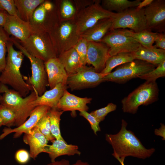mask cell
<instances>
[{
	"label": "cell",
	"instance_id": "6da1fadb",
	"mask_svg": "<svg viewBox=\"0 0 165 165\" xmlns=\"http://www.w3.org/2000/svg\"><path fill=\"white\" fill-rule=\"evenodd\" d=\"M127 122L122 119L121 128L116 134H106L105 139L113 149L112 156L119 162L130 156L145 159L149 158L155 151L154 148H146L133 132L127 129Z\"/></svg>",
	"mask_w": 165,
	"mask_h": 165
},
{
	"label": "cell",
	"instance_id": "7a4b0ae2",
	"mask_svg": "<svg viewBox=\"0 0 165 165\" xmlns=\"http://www.w3.org/2000/svg\"><path fill=\"white\" fill-rule=\"evenodd\" d=\"M11 40L7 45V55L5 67L0 75V83L8 85L25 97L33 90L31 86L25 82L20 71L24 55L20 51L16 50Z\"/></svg>",
	"mask_w": 165,
	"mask_h": 165
},
{
	"label": "cell",
	"instance_id": "3957f363",
	"mask_svg": "<svg viewBox=\"0 0 165 165\" xmlns=\"http://www.w3.org/2000/svg\"><path fill=\"white\" fill-rule=\"evenodd\" d=\"M0 104L9 108L14 114L16 118L15 126L22 124L29 116L36 107L33 102L38 96L35 90L25 97H22L13 89L9 88L7 85L0 83Z\"/></svg>",
	"mask_w": 165,
	"mask_h": 165
},
{
	"label": "cell",
	"instance_id": "277c9868",
	"mask_svg": "<svg viewBox=\"0 0 165 165\" xmlns=\"http://www.w3.org/2000/svg\"><path fill=\"white\" fill-rule=\"evenodd\" d=\"M57 57L73 48L80 39L73 20H65L61 17L47 31Z\"/></svg>",
	"mask_w": 165,
	"mask_h": 165
},
{
	"label": "cell",
	"instance_id": "5b68a950",
	"mask_svg": "<svg viewBox=\"0 0 165 165\" xmlns=\"http://www.w3.org/2000/svg\"><path fill=\"white\" fill-rule=\"evenodd\" d=\"M159 94L156 82L146 81L122 99L123 111L125 113L135 114L139 106L147 105L156 101Z\"/></svg>",
	"mask_w": 165,
	"mask_h": 165
},
{
	"label": "cell",
	"instance_id": "8992f818",
	"mask_svg": "<svg viewBox=\"0 0 165 165\" xmlns=\"http://www.w3.org/2000/svg\"><path fill=\"white\" fill-rule=\"evenodd\" d=\"M99 0L94 1L90 5L76 12L74 19L77 34L80 36L100 20L111 17L115 13L104 9Z\"/></svg>",
	"mask_w": 165,
	"mask_h": 165
},
{
	"label": "cell",
	"instance_id": "52a82bcc",
	"mask_svg": "<svg viewBox=\"0 0 165 165\" xmlns=\"http://www.w3.org/2000/svg\"><path fill=\"white\" fill-rule=\"evenodd\" d=\"M156 66L145 61L135 59L119 66L115 71L105 75L104 79L105 81L124 83L150 72Z\"/></svg>",
	"mask_w": 165,
	"mask_h": 165
},
{
	"label": "cell",
	"instance_id": "ba28073f",
	"mask_svg": "<svg viewBox=\"0 0 165 165\" xmlns=\"http://www.w3.org/2000/svg\"><path fill=\"white\" fill-rule=\"evenodd\" d=\"M20 44L29 53L45 62L57 56L47 31L34 32Z\"/></svg>",
	"mask_w": 165,
	"mask_h": 165
},
{
	"label": "cell",
	"instance_id": "9c48e42d",
	"mask_svg": "<svg viewBox=\"0 0 165 165\" xmlns=\"http://www.w3.org/2000/svg\"><path fill=\"white\" fill-rule=\"evenodd\" d=\"M11 39L13 44L29 59L32 74L31 76L28 77L26 82L32 87L33 90L35 91L38 96H41L46 91V86H48L44 62L29 53L16 38H11Z\"/></svg>",
	"mask_w": 165,
	"mask_h": 165
},
{
	"label": "cell",
	"instance_id": "30bf717a",
	"mask_svg": "<svg viewBox=\"0 0 165 165\" xmlns=\"http://www.w3.org/2000/svg\"><path fill=\"white\" fill-rule=\"evenodd\" d=\"M144 9V8L139 9L135 7L115 13L112 17L113 23L111 30L129 28L138 32L148 30Z\"/></svg>",
	"mask_w": 165,
	"mask_h": 165
},
{
	"label": "cell",
	"instance_id": "8fae6325",
	"mask_svg": "<svg viewBox=\"0 0 165 165\" xmlns=\"http://www.w3.org/2000/svg\"><path fill=\"white\" fill-rule=\"evenodd\" d=\"M105 75L97 72L93 67L82 65L75 73L68 76L67 86L72 90L95 87L105 82Z\"/></svg>",
	"mask_w": 165,
	"mask_h": 165
},
{
	"label": "cell",
	"instance_id": "7c38bea8",
	"mask_svg": "<svg viewBox=\"0 0 165 165\" xmlns=\"http://www.w3.org/2000/svg\"><path fill=\"white\" fill-rule=\"evenodd\" d=\"M100 42L109 47V57L120 53L134 52L141 46L133 38L123 34L118 29L109 31Z\"/></svg>",
	"mask_w": 165,
	"mask_h": 165
},
{
	"label": "cell",
	"instance_id": "4fadbf2b",
	"mask_svg": "<svg viewBox=\"0 0 165 165\" xmlns=\"http://www.w3.org/2000/svg\"><path fill=\"white\" fill-rule=\"evenodd\" d=\"M53 3V7L51 10L46 8L44 2L35 9L29 22L34 32L47 31L60 17L59 0Z\"/></svg>",
	"mask_w": 165,
	"mask_h": 165
},
{
	"label": "cell",
	"instance_id": "5bb4252c",
	"mask_svg": "<svg viewBox=\"0 0 165 165\" xmlns=\"http://www.w3.org/2000/svg\"><path fill=\"white\" fill-rule=\"evenodd\" d=\"M144 13L148 30L163 33L165 29V1L153 0L145 7Z\"/></svg>",
	"mask_w": 165,
	"mask_h": 165
},
{
	"label": "cell",
	"instance_id": "9a60e30c",
	"mask_svg": "<svg viewBox=\"0 0 165 165\" xmlns=\"http://www.w3.org/2000/svg\"><path fill=\"white\" fill-rule=\"evenodd\" d=\"M51 108L46 105L36 106L31 112L28 118L22 124L13 129L6 127L4 128L2 133L0 135V140L13 133H14L13 138H15L19 137L23 134H31L32 128L42 117L48 113Z\"/></svg>",
	"mask_w": 165,
	"mask_h": 165
},
{
	"label": "cell",
	"instance_id": "2e32d148",
	"mask_svg": "<svg viewBox=\"0 0 165 165\" xmlns=\"http://www.w3.org/2000/svg\"><path fill=\"white\" fill-rule=\"evenodd\" d=\"M109 47L102 42H88L87 64L92 65L97 72L100 73L109 57Z\"/></svg>",
	"mask_w": 165,
	"mask_h": 165
},
{
	"label": "cell",
	"instance_id": "e0dca14e",
	"mask_svg": "<svg viewBox=\"0 0 165 165\" xmlns=\"http://www.w3.org/2000/svg\"><path fill=\"white\" fill-rule=\"evenodd\" d=\"M2 27L7 33L14 36L21 42L25 41L34 32L29 22L8 14Z\"/></svg>",
	"mask_w": 165,
	"mask_h": 165
},
{
	"label": "cell",
	"instance_id": "ac0fdd59",
	"mask_svg": "<svg viewBox=\"0 0 165 165\" xmlns=\"http://www.w3.org/2000/svg\"><path fill=\"white\" fill-rule=\"evenodd\" d=\"M92 100L90 98L77 96L66 89L58 103L57 109L63 112L71 111L72 113L76 111H87L89 109L87 104L90 103Z\"/></svg>",
	"mask_w": 165,
	"mask_h": 165
},
{
	"label": "cell",
	"instance_id": "d6986e66",
	"mask_svg": "<svg viewBox=\"0 0 165 165\" xmlns=\"http://www.w3.org/2000/svg\"><path fill=\"white\" fill-rule=\"evenodd\" d=\"M44 65L48 77V86L50 89L60 83L67 85L68 75L57 57L44 62Z\"/></svg>",
	"mask_w": 165,
	"mask_h": 165
},
{
	"label": "cell",
	"instance_id": "ffe728a7",
	"mask_svg": "<svg viewBox=\"0 0 165 165\" xmlns=\"http://www.w3.org/2000/svg\"><path fill=\"white\" fill-rule=\"evenodd\" d=\"M31 131V134H24L23 140L29 147L30 157L35 159L39 154L44 152L49 141L36 126H35Z\"/></svg>",
	"mask_w": 165,
	"mask_h": 165
},
{
	"label": "cell",
	"instance_id": "44dd1931",
	"mask_svg": "<svg viewBox=\"0 0 165 165\" xmlns=\"http://www.w3.org/2000/svg\"><path fill=\"white\" fill-rule=\"evenodd\" d=\"M52 143L51 145H46L44 151L48 154L51 162L62 156H80L81 154L78 146L68 144L64 140L55 139Z\"/></svg>",
	"mask_w": 165,
	"mask_h": 165
},
{
	"label": "cell",
	"instance_id": "7402d4cb",
	"mask_svg": "<svg viewBox=\"0 0 165 165\" xmlns=\"http://www.w3.org/2000/svg\"><path fill=\"white\" fill-rule=\"evenodd\" d=\"M67 88V85L59 83L52 89L46 91L42 95L38 96L33 102V104L35 107L43 105L51 108H57L58 103Z\"/></svg>",
	"mask_w": 165,
	"mask_h": 165
},
{
	"label": "cell",
	"instance_id": "603a6c76",
	"mask_svg": "<svg viewBox=\"0 0 165 165\" xmlns=\"http://www.w3.org/2000/svg\"><path fill=\"white\" fill-rule=\"evenodd\" d=\"M112 17L100 20L81 34L80 37L88 42H100L107 34L111 31L113 23Z\"/></svg>",
	"mask_w": 165,
	"mask_h": 165
},
{
	"label": "cell",
	"instance_id": "cb8c5ba5",
	"mask_svg": "<svg viewBox=\"0 0 165 165\" xmlns=\"http://www.w3.org/2000/svg\"><path fill=\"white\" fill-rule=\"evenodd\" d=\"M135 59L145 61L157 66L165 61V50L153 46L147 48L141 45L133 52Z\"/></svg>",
	"mask_w": 165,
	"mask_h": 165
},
{
	"label": "cell",
	"instance_id": "d4e9b609",
	"mask_svg": "<svg viewBox=\"0 0 165 165\" xmlns=\"http://www.w3.org/2000/svg\"><path fill=\"white\" fill-rule=\"evenodd\" d=\"M57 58L68 75L75 73L82 66L79 56L74 47L64 52Z\"/></svg>",
	"mask_w": 165,
	"mask_h": 165
},
{
	"label": "cell",
	"instance_id": "484cf974",
	"mask_svg": "<svg viewBox=\"0 0 165 165\" xmlns=\"http://www.w3.org/2000/svg\"><path fill=\"white\" fill-rule=\"evenodd\" d=\"M44 0H14L19 17L23 20L30 22L37 7Z\"/></svg>",
	"mask_w": 165,
	"mask_h": 165
},
{
	"label": "cell",
	"instance_id": "4316f807",
	"mask_svg": "<svg viewBox=\"0 0 165 165\" xmlns=\"http://www.w3.org/2000/svg\"><path fill=\"white\" fill-rule=\"evenodd\" d=\"M123 34L132 38L144 47L151 48L157 36L158 33L146 30L135 32L126 29H118Z\"/></svg>",
	"mask_w": 165,
	"mask_h": 165
},
{
	"label": "cell",
	"instance_id": "83f0119b",
	"mask_svg": "<svg viewBox=\"0 0 165 165\" xmlns=\"http://www.w3.org/2000/svg\"><path fill=\"white\" fill-rule=\"evenodd\" d=\"M133 52H122L110 56L107 59L104 68L100 72L106 75L111 72L117 66L135 60Z\"/></svg>",
	"mask_w": 165,
	"mask_h": 165
},
{
	"label": "cell",
	"instance_id": "f1b7e54d",
	"mask_svg": "<svg viewBox=\"0 0 165 165\" xmlns=\"http://www.w3.org/2000/svg\"><path fill=\"white\" fill-rule=\"evenodd\" d=\"M141 2L140 0H104L102 1L101 6L108 11H115L119 13L130 8L136 7Z\"/></svg>",
	"mask_w": 165,
	"mask_h": 165
},
{
	"label": "cell",
	"instance_id": "f546056e",
	"mask_svg": "<svg viewBox=\"0 0 165 165\" xmlns=\"http://www.w3.org/2000/svg\"><path fill=\"white\" fill-rule=\"evenodd\" d=\"M63 112L53 108L48 112L51 134L55 139L64 140L61 135L60 126L61 117Z\"/></svg>",
	"mask_w": 165,
	"mask_h": 165
},
{
	"label": "cell",
	"instance_id": "4dcf8cb0",
	"mask_svg": "<svg viewBox=\"0 0 165 165\" xmlns=\"http://www.w3.org/2000/svg\"><path fill=\"white\" fill-rule=\"evenodd\" d=\"M59 12L62 19L74 20L76 10L73 2L68 0H60Z\"/></svg>",
	"mask_w": 165,
	"mask_h": 165
},
{
	"label": "cell",
	"instance_id": "1f68e13d",
	"mask_svg": "<svg viewBox=\"0 0 165 165\" xmlns=\"http://www.w3.org/2000/svg\"><path fill=\"white\" fill-rule=\"evenodd\" d=\"M10 40L9 35L4 30L2 27H0V72L4 68L6 64V53L7 51V45Z\"/></svg>",
	"mask_w": 165,
	"mask_h": 165
},
{
	"label": "cell",
	"instance_id": "d6a6232c",
	"mask_svg": "<svg viewBox=\"0 0 165 165\" xmlns=\"http://www.w3.org/2000/svg\"><path fill=\"white\" fill-rule=\"evenodd\" d=\"M165 76V61L159 64L153 70L138 78L148 82H155L158 78Z\"/></svg>",
	"mask_w": 165,
	"mask_h": 165
},
{
	"label": "cell",
	"instance_id": "836d02e7",
	"mask_svg": "<svg viewBox=\"0 0 165 165\" xmlns=\"http://www.w3.org/2000/svg\"><path fill=\"white\" fill-rule=\"evenodd\" d=\"M35 126L38 127L40 132L49 141L52 142L55 139L51 134L48 113L42 117Z\"/></svg>",
	"mask_w": 165,
	"mask_h": 165
},
{
	"label": "cell",
	"instance_id": "e575fe53",
	"mask_svg": "<svg viewBox=\"0 0 165 165\" xmlns=\"http://www.w3.org/2000/svg\"><path fill=\"white\" fill-rule=\"evenodd\" d=\"M0 116L3 125L8 127L15 126L16 118L14 113L9 108L0 104Z\"/></svg>",
	"mask_w": 165,
	"mask_h": 165
},
{
	"label": "cell",
	"instance_id": "d590c367",
	"mask_svg": "<svg viewBox=\"0 0 165 165\" xmlns=\"http://www.w3.org/2000/svg\"><path fill=\"white\" fill-rule=\"evenodd\" d=\"M88 41L85 39L80 37L74 47L77 53L82 65L87 64V54Z\"/></svg>",
	"mask_w": 165,
	"mask_h": 165
},
{
	"label": "cell",
	"instance_id": "8d00e7d4",
	"mask_svg": "<svg viewBox=\"0 0 165 165\" xmlns=\"http://www.w3.org/2000/svg\"><path fill=\"white\" fill-rule=\"evenodd\" d=\"M116 105L112 103L105 107L91 112L90 113L94 116L97 121L100 123L103 121L106 116L109 113L116 110Z\"/></svg>",
	"mask_w": 165,
	"mask_h": 165
},
{
	"label": "cell",
	"instance_id": "74e56055",
	"mask_svg": "<svg viewBox=\"0 0 165 165\" xmlns=\"http://www.w3.org/2000/svg\"><path fill=\"white\" fill-rule=\"evenodd\" d=\"M79 115L89 122L90 125L91 129L95 135H97V132L101 131V128L99 126L100 123L90 113H88L86 111H83L80 112Z\"/></svg>",
	"mask_w": 165,
	"mask_h": 165
},
{
	"label": "cell",
	"instance_id": "f35d334b",
	"mask_svg": "<svg viewBox=\"0 0 165 165\" xmlns=\"http://www.w3.org/2000/svg\"><path fill=\"white\" fill-rule=\"evenodd\" d=\"M0 4L8 14L19 17L14 0H0Z\"/></svg>",
	"mask_w": 165,
	"mask_h": 165
},
{
	"label": "cell",
	"instance_id": "ab89813d",
	"mask_svg": "<svg viewBox=\"0 0 165 165\" xmlns=\"http://www.w3.org/2000/svg\"><path fill=\"white\" fill-rule=\"evenodd\" d=\"M30 156L29 153L24 149H20L15 153V157L16 161L20 164H25L29 161Z\"/></svg>",
	"mask_w": 165,
	"mask_h": 165
},
{
	"label": "cell",
	"instance_id": "60d3db41",
	"mask_svg": "<svg viewBox=\"0 0 165 165\" xmlns=\"http://www.w3.org/2000/svg\"><path fill=\"white\" fill-rule=\"evenodd\" d=\"M154 42H155L154 46L155 47L165 50V34L163 33H158Z\"/></svg>",
	"mask_w": 165,
	"mask_h": 165
},
{
	"label": "cell",
	"instance_id": "b9f144b4",
	"mask_svg": "<svg viewBox=\"0 0 165 165\" xmlns=\"http://www.w3.org/2000/svg\"><path fill=\"white\" fill-rule=\"evenodd\" d=\"M160 127L155 130L154 134L157 136L162 137V140H165V126L163 123H161Z\"/></svg>",
	"mask_w": 165,
	"mask_h": 165
},
{
	"label": "cell",
	"instance_id": "7bdbcfd3",
	"mask_svg": "<svg viewBox=\"0 0 165 165\" xmlns=\"http://www.w3.org/2000/svg\"><path fill=\"white\" fill-rule=\"evenodd\" d=\"M46 165H70V164L68 160L64 159L59 161L51 162Z\"/></svg>",
	"mask_w": 165,
	"mask_h": 165
},
{
	"label": "cell",
	"instance_id": "ee69618b",
	"mask_svg": "<svg viewBox=\"0 0 165 165\" xmlns=\"http://www.w3.org/2000/svg\"><path fill=\"white\" fill-rule=\"evenodd\" d=\"M8 13L5 10L0 11V27L5 24Z\"/></svg>",
	"mask_w": 165,
	"mask_h": 165
},
{
	"label": "cell",
	"instance_id": "f6af8a7d",
	"mask_svg": "<svg viewBox=\"0 0 165 165\" xmlns=\"http://www.w3.org/2000/svg\"><path fill=\"white\" fill-rule=\"evenodd\" d=\"M153 0H145L141 2L139 5L136 8L139 9L144 8L147 6L152 2Z\"/></svg>",
	"mask_w": 165,
	"mask_h": 165
},
{
	"label": "cell",
	"instance_id": "bcb514c9",
	"mask_svg": "<svg viewBox=\"0 0 165 165\" xmlns=\"http://www.w3.org/2000/svg\"><path fill=\"white\" fill-rule=\"evenodd\" d=\"M71 165H90L87 162H83L81 160H78L75 163H74Z\"/></svg>",
	"mask_w": 165,
	"mask_h": 165
},
{
	"label": "cell",
	"instance_id": "7dc6e473",
	"mask_svg": "<svg viewBox=\"0 0 165 165\" xmlns=\"http://www.w3.org/2000/svg\"><path fill=\"white\" fill-rule=\"evenodd\" d=\"M2 125H3V121L1 117L0 116V127Z\"/></svg>",
	"mask_w": 165,
	"mask_h": 165
},
{
	"label": "cell",
	"instance_id": "c3c4849f",
	"mask_svg": "<svg viewBox=\"0 0 165 165\" xmlns=\"http://www.w3.org/2000/svg\"><path fill=\"white\" fill-rule=\"evenodd\" d=\"M5 10L0 4V11Z\"/></svg>",
	"mask_w": 165,
	"mask_h": 165
},
{
	"label": "cell",
	"instance_id": "681fc988",
	"mask_svg": "<svg viewBox=\"0 0 165 165\" xmlns=\"http://www.w3.org/2000/svg\"><path fill=\"white\" fill-rule=\"evenodd\" d=\"M121 165H125L124 161H121L119 162Z\"/></svg>",
	"mask_w": 165,
	"mask_h": 165
},
{
	"label": "cell",
	"instance_id": "f907efd6",
	"mask_svg": "<svg viewBox=\"0 0 165 165\" xmlns=\"http://www.w3.org/2000/svg\"><path fill=\"white\" fill-rule=\"evenodd\" d=\"M1 72H0V74H1Z\"/></svg>",
	"mask_w": 165,
	"mask_h": 165
}]
</instances>
